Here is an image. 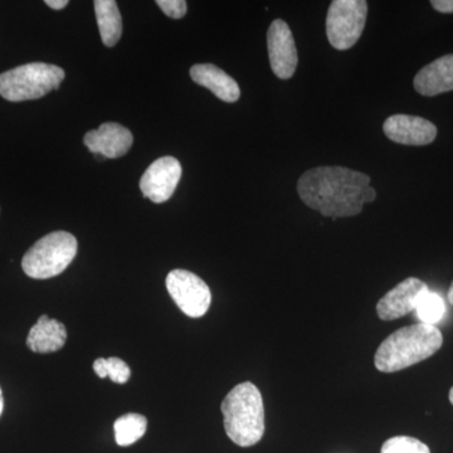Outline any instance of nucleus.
I'll return each instance as SVG.
<instances>
[{
  "label": "nucleus",
  "instance_id": "f257e3e1",
  "mask_svg": "<svg viewBox=\"0 0 453 453\" xmlns=\"http://www.w3.org/2000/svg\"><path fill=\"white\" fill-rule=\"evenodd\" d=\"M301 201L324 217L345 219L374 202L377 192L371 177L342 166H319L303 173L297 183Z\"/></svg>",
  "mask_w": 453,
  "mask_h": 453
},
{
  "label": "nucleus",
  "instance_id": "f03ea898",
  "mask_svg": "<svg viewBox=\"0 0 453 453\" xmlns=\"http://www.w3.org/2000/svg\"><path fill=\"white\" fill-rule=\"evenodd\" d=\"M442 344V333L434 325L418 323L402 327L378 348L375 368L383 372L403 371L436 354Z\"/></svg>",
  "mask_w": 453,
  "mask_h": 453
},
{
  "label": "nucleus",
  "instance_id": "7ed1b4c3",
  "mask_svg": "<svg viewBox=\"0 0 453 453\" xmlns=\"http://www.w3.org/2000/svg\"><path fill=\"white\" fill-rule=\"evenodd\" d=\"M226 436L235 445L255 446L265 434V408L261 392L251 381L235 386L222 405Z\"/></svg>",
  "mask_w": 453,
  "mask_h": 453
},
{
  "label": "nucleus",
  "instance_id": "20e7f679",
  "mask_svg": "<svg viewBox=\"0 0 453 453\" xmlns=\"http://www.w3.org/2000/svg\"><path fill=\"white\" fill-rule=\"evenodd\" d=\"M65 71L55 65L27 64L0 73V96L11 103L37 100L57 89L65 80Z\"/></svg>",
  "mask_w": 453,
  "mask_h": 453
},
{
  "label": "nucleus",
  "instance_id": "39448f33",
  "mask_svg": "<svg viewBox=\"0 0 453 453\" xmlns=\"http://www.w3.org/2000/svg\"><path fill=\"white\" fill-rule=\"evenodd\" d=\"M77 243L73 234L65 231L52 232L37 241L22 259L27 276L35 280H47L58 276L76 257Z\"/></svg>",
  "mask_w": 453,
  "mask_h": 453
},
{
  "label": "nucleus",
  "instance_id": "423d86ee",
  "mask_svg": "<svg viewBox=\"0 0 453 453\" xmlns=\"http://www.w3.org/2000/svg\"><path fill=\"white\" fill-rule=\"evenodd\" d=\"M368 3L365 0H334L326 16L327 40L334 49L356 46L365 31Z\"/></svg>",
  "mask_w": 453,
  "mask_h": 453
},
{
  "label": "nucleus",
  "instance_id": "0eeeda50",
  "mask_svg": "<svg viewBox=\"0 0 453 453\" xmlns=\"http://www.w3.org/2000/svg\"><path fill=\"white\" fill-rule=\"evenodd\" d=\"M166 288L179 309L193 319L207 314L211 292L201 277L187 270H173L166 277Z\"/></svg>",
  "mask_w": 453,
  "mask_h": 453
},
{
  "label": "nucleus",
  "instance_id": "6e6552de",
  "mask_svg": "<svg viewBox=\"0 0 453 453\" xmlns=\"http://www.w3.org/2000/svg\"><path fill=\"white\" fill-rule=\"evenodd\" d=\"M267 49L273 73L281 80L291 79L299 64V56L290 27L285 20L276 19L271 23L267 32Z\"/></svg>",
  "mask_w": 453,
  "mask_h": 453
},
{
  "label": "nucleus",
  "instance_id": "1a4fd4ad",
  "mask_svg": "<svg viewBox=\"0 0 453 453\" xmlns=\"http://www.w3.org/2000/svg\"><path fill=\"white\" fill-rule=\"evenodd\" d=\"M180 163L173 157L155 160L140 180V190L145 198L154 203L169 201L177 189L181 178Z\"/></svg>",
  "mask_w": 453,
  "mask_h": 453
},
{
  "label": "nucleus",
  "instance_id": "9d476101",
  "mask_svg": "<svg viewBox=\"0 0 453 453\" xmlns=\"http://www.w3.org/2000/svg\"><path fill=\"white\" fill-rule=\"evenodd\" d=\"M428 286L416 277H408L387 292L377 305L381 320L392 321L416 310L417 303Z\"/></svg>",
  "mask_w": 453,
  "mask_h": 453
},
{
  "label": "nucleus",
  "instance_id": "9b49d317",
  "mask_svg": "<svg viewBox=\"0 0 453 453\" xmlns=\"http://www.w3.org/2000/svg\"><path fill=\"white\" fill-rule=\"evenodd\" d=\"M383 130L387 138L403 145H428L437 136V127L431 121L402 113L389 116L384 122Z\"/></svg>",
  "mask_w": 453,
  "mask_h": 453
},
{
  "label": "nucleus",
  "instance_id": "f8f14e48",
  "mask_svg": "<svg viewBox=\"0 0 453 453\" xmlns=\"http://www.w3.org/2000/svg\"><path fill=\"white\" fill-rule=\"evenodd\" d=\"M92 154L118 159L124 157L133 146L134 136L129 129L116 122H105L96 130L88 131L83 138Z\"/></svg>",
  "mask_w": 453,
  "mask_h": 453
},
{
  "label": "nucleus",
  "instance_id": "ddd939ff",
  "mask_svg": "<svg viewBox=\"0 0 453 453\" xmlns=\"http://www.w3.org/2000/svg\"><path fill=\"white\" fill-rule=\"evenodd\" d=\"M414 88L422 96H437L453 91V55L440 57L414 77Z\"/></svg>",
  "mask_w": 453,
  "mask_h": 453
},
{
  "label": "nucleus",
  "instance_id": "4468645a",
  "mask_svg": "<svg viewBox=\"0 0 453 453\" xmlns=\"http://www.w3.org/2000/svg\"><path fill=\"white\" fill-rule=\"evenodd\" d=\"M193 81L210 89L219 100L235 103L241 96V89L234 79L225 71L211 64L195 65L190 68Z\"/></svg>",
  "mask_w": 453,
  "mask_h": 453
},
{
  "label": "nucleus",
  "instance_id": "2eb2a0df",
  "mask_svg": "<svg viewBox=\"0 0 453 453\" xmlns=\"http://www.w3.org/2000/svg\"><path fill=\"white\" fill-rule=\"evenodd\" d=\"M67 340V330L64 324L42 315L37 324L32 327L27 338V347L33 353L50 354L56 353L65 347Z\"/></svg>",
  "mask_w": 453,
  "mask_h": 453
},
{
  "label": "nucleus",
  "instance_id": "dca6fc26",
  "mask_svg": "<svg viewBox=\"0 0 453 453\" xmlns=\"http://www.w3.org/2000/svg\"><path fill=\"white\" fill-rule=\"evenodd\" d=\"M94 4L103 43L106 47L116 46L122 35V19L118 3L115 0H96Z\"/></svg>",
  "mask_w": 453,
  "mask_h": 453
},
{
  "label": "nucleus",
  "instance_id": "f3484780",
  "mask_svg": "<svg viewBox=\"0 0 453 453\" xmlns=\"http://www.w3.org/2000/svg\"><path fill=\"white\" fill-rule=\"evenodd\" d=\"M148 428V419L139 413H127L116 419L115 429L116 443L121 447H127L135 443L144 436Z\"/></svg>",
  "mask_w": 453,
  "mask_h": 453
},
{
  "label": "nucleus",
  "instance_id": "a211bd4d",
  "mask_svg": "<svg viewBox=\"0 0 453 453\" xmlns=\"http://www.w3.org/2000/svg\"><path fill=\"white\" fill-rule=\"evenodd\" d=\"M414 311H416L419 323L436 326V324L440 323L446 314V303L437 292L427 290L423 292L419 297Z\"/></svg>",
  "mask_w": 453,
  "mask_h": 453
},
{
  "label": "nucleus",
  "instance_id": "6ab92c4d",
  "mask_svg": "<svg viewBox=\"0 0 453 453\" xmlns=\"http://www.w3.org/2000/svg\"><path fill=\"white\" fill-rule=\"evenodd\" d=\"M381 453H431L429 447L417 438L396 436L389 438L381 446Z\"/></svg>",
  "mask_w": 453,
  "mask_h": 453
},
{
  "label": "nucleus",
  "instance_id": "aec40b11",
  "mask_svg": "<svg viewBox=\"0 0 453 453\" xmlns=\"http://www.w3.org/2000/svg\"><path fill=\"white\" fill-rule=\"evenodd\" d=\"M130 366L119 359V357H109L107 359V378H110L113 383L125 384L130 380Z\"/></svg>",
  "mask_w": 453,
  "mask_h": 453
},
{
  "label": "nucleus",
  "instance_id": "412c9836",
  "mask_svg": "<svg viewBox=\"0 0 453 453\" xmlns=\"http://www.w3.org/2000/svg\"><path fill=\"white\" fill-rule=\"evenodd\" d=\"M157 4L173 19H180L186 16L188 7L184 0H157Z\"/></svg>",
  "mask_w": 453,
  "mask_h": 453
},
{
  "label": "nucleus",
  "instance_id": "4be33fe9",
  "mask_svg": "<svg viewBox=\"0 0 453 453\" xmlns=\"http://www.w3.org/2000/svg\"><path fill=\"white\" fill-rule=\"evenodd\" d=\"M431 4L440 13H453V0H434Z\"/></svg>",
  "mask_w": 453,
  "mask_h": 453
},
{
  "label": "nucleus",
  "instance_id": "5701e85b",
  "mask_svg": "<svg viewBox=\"0 0 453 453\" xmlns=\"http://www.w3.org/2000/svg\"><path fill=\"white\" fill-rule=\"evenodd\" d=\"M94 371L97 377L107 378V359L105 357H98L94 363Z\"/></svg>",
  "mask_w": 453,
  "mask_h": 453
},
{
  "label": "nucleus",
  "instance_id": "b1692460",
  "mask_svg": "<svg viewBox=\"0 0 453 453\" xmlns=\"http://www.w3.org/2000/svg\"><path fill=\"white\" fill-rule=\"evenodd\" d=\"M46 4L50 8L55 9V11H61V9L67 7L68 2L67 0H46Z\"/></svg>",
  "mask_w": 453,
  "mask_h": 453
},
{
  "label": "nucleus",
  "instance_id": "393cba45",
  "mask_svg": "<svg viewBox=\"0 0 453 453\" xmlns=\"http://www.w3.org/2000/svg\"><path fill=\"white\" fill-rule=\"evenodd\" d=\"M447 299H449V303L453 306V282L451 286H449V294H447Z\"/></svg>",
  "mask_w": 453,
  "mask_h": 453
},
{
  "label": "nucleus",
  "instance_id": "a878e982",
  "mask_svg": "<svg viewBox=\"0 0 453 453\" xmlns=\"http://www.w3.org/2000/svg\"><path fill=\"white\" fill-rule=\"evenodd\" d=\"M3 410H4V399H3L2 389H0V416H2Z\"/></svg>",
  "mask_w": 453,
  "mask_h": 453
},
{
  "label": "nucleus",
  "instance_id": "bb28decb",
  "mask_svg": "<svg viewBox=\"0 0 453 453\" xmlns=\"http://www.w3.org/2000/svg\"><path fill=\"white\" fill-rule=\"evenodd\" d=\"M449 402H451V403L453 405V387H452L451 390H449Z\"/></svg>",
  "mask_w": 453,
  "mask_h": 453
}]
</instances>
